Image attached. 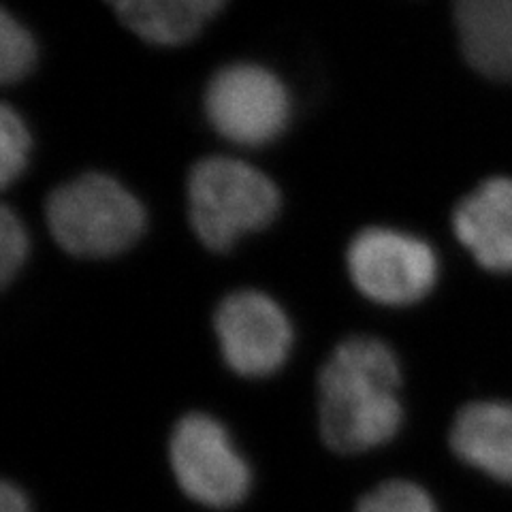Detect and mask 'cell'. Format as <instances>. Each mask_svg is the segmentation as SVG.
<instances>
[{
	"mask_svg": "<svg viewBox=\"0 0 512 512\" xmlns=\"http://www.w3.org/2000/svg\"><path fill=\"white\" fill-rule=\"evenodd\" d=\"M453 455L504 487H512V402L476 399L461 406L448 429Z\"/></svg>",
	"mask_w": 512,
	"mask_h": 512,
	"instance_id": "9",
	"label": "cell"
},
{
	"mask_svg": "<svg viewBox=\"0 0 512 512\" xmlns=\"http://www.w3.org/2000/svg\"><path fill=\"white\" fill-rule=\"evenodd\" d=\"M355 512H440V508L423 485L406 478H391L367 491Z\"/></svg>",
	"mask_w": 512,
	"mask_h": 512,
	"instance_id": "13",
	"label": "cell"
},
{
	"mask_svg": "<svg viewBox=\"0 0 512 512\" xmlns=\"http://www.w3.org/2000/svg\"><path fill=\"white\" fill-rule=\"evenodd\" d=\"M278 210V186L244 160L210 156L188 175L192 231L214 252H227L239 237L265 229Z\"/></svg>",
	"mask_w": 512,
	"mask_h": 512,
	"instance_id": "2",
	"label": "cell"
},
{
	"mask_svg": "<svg viewBox=\"0 0 512 512\" xmlns=\"http://www.w3.org/2000/svg\"><path fill=\"white\" fill-rule=\"evenodd\" d=\"M205 116L235 146L261 148L284 133L291 120V96L265 67L229 64L207 84Z\"/></svg>",
	"mask_w": 512,
	"mask_h": 512,
	"instance_id": "6",
	"label": "cell"
},
{
	"mask_svg": "<svg viewBox=\"0 0 512 512\" xmlns=\"http://www.w3.org/2000/svg\"><path fill=\"white\" fill-rule=\"evenodd\" d=\"M45 222L64 252L107 259L137 244L146 229V210L111 175L86 173L52 192Z\"/></svg>",
	"mask_w": 512,
	"mask_h": 512,
	"instance_id": "3",
	"label": "cell"
},
{
	"mask_svg": "<svg viewBox=\"0 0 512 512\" xmlns=\"http://www.w3.org/2000/svg\"><path fill=\"white\" fill-rule=\"evenodd\" d=\"M459 45L470 67L512 82V0H451Z\"/></svg>",
	"mask_w": 512,
	"mask_h": 512,
	"instance_id": "10",
	"label": "cell"
},
{
	"mask_svg": "<svg viewBox=\"0 0 512 512\" xmlns=\"http://www.w3.org/2000/svg\"><path fill=\"white\" fill-rule=\"evenodd\" d=\"M37 43L30 30L11 13L0 15V82L18 84L37 64Z\"/></svg>",
	"mask_w": 512,
	"mask_h": 512,
	"instance_id": "12",
	"label": "cell"
},
{
	"mask_svg": "<svg viewBox=\"0 0 512 512\" xmlns=\"http://www.w3.org/2000/svg\"><path fill=\"white\" fill-rule=\"evenodd\" d=\"M453 231L491 274H512V178H491L461 199Z\"/></svg>",
	"mask_w": 512,
	"mask_h": 512,
	"instance_id": "8",
	"label": "cell"
},
{
	"mask_svg": "<svg viewBox=\"0 0 512 512\" xmlns=\"http://www.w3.org/2000/svg\"><path fill=\"white\" fill-rule=\"evenodd\" d=\"M169 466L186 498L205 508H235L252 489V468L231 431L205 412H190L175 423Z\"/></svg>",
	"mask_w": 512,
	"mask_h": 512,
	"instance_id": "4",
	"label": "cell"
},
{
	"mask_svg": "<svg viewBox=\"0 0 512 512\" xmlns=\"http://www.w3.org/2000/svg\"><path fill=\"white\" fill-rule=\"evenodd\" d=\"M32 152V137L24 118L9 105L0 109V184L9 188L24 173Z\"/></svg>",
	"mask_w": 512,
	"mask_h": 512,
	"instance_id": "14",
	"label": "cell"
},
{
	"mask_svg": "<svg viewBox=\"0 0 512 512\" xmlns=\"http://www.w3.org/2000/svg\"><path fill=\"white\" fill-rule=\"evenodd\" d=\"M222 359L237 376H274L288 361L293 327L278 303L259 291L224 297L214 316Z\"/></svg>",
	"mask_w": 512,
	"mask_h": 512,
	"instance_id": "7",
	"label": "cell"
},
{
	"mask_svg": "<svg viewBox=\"0 0 512 512\" xmlns=\"http://www.w3.org/2000/svg\"><path fill=\"white\" fill-rule=\"evenodd\" d=\"M120 22L152 45H184L195 39L224 0H107Z\"/></svg>",
	"mask_w": 512,
	"mask_h": 512,
	"instance_id": "11",
	"label": "cell"
},
{
	"mask_svg": "<svg viewBox=\"0 0 512 512\" xmlns=\"http://www.w3.org/2000/svg\"><path fill=\"white\" fill-rule=\"evenodd\" d=\"M402 365L389 344L355 335L333 348L318 374V429L335 453L389 444L404 425Z\"/></svg>",
	"mask_w": 512,
	"mask_h": 512,
	"instance_id": "1",
	"label": "cell"
},
{
	"mask_svg": "<svg viewBox=\"0 0 512 512\" xmlns=\"http://www.w3.org/2000/svg\"><path fill=\"white\" fill-rule=\"evenodd\" d=\"M30 252V237L20 216L5 205L0 212V282L7 286L20 274Z\"/></svg>",
	"mask_w": 512,
	"mask_h": 512,
	"instance_id": "15",
	"label": "cell"
},
{
	"mask_svg": "<svg viewBox=\"0 0 512 512\" xmlns=\"http://www.w3.org/2000/svg\"><path fill=\"white\" fill-rule=\"evenodd\" d=\"M0 512H32L28 495L9 480H5L0 489Z\"/></svg>",
	"mask_w": 512,
	"mask_h": 512,
	"instance_id": "16",
	"label": "cell"
},
{
	"mask_svg": "<svg viewBox=\"0 0 512 512\" xmlns=\"http://www.w3.org/2000/svg\"><path fill=\"white\" fill-rule=\"evenodd\" d=\"M350 280L380 306L402 308L425 299L438 280V256L423 239L384 227H370L346 252Z\"/></svg>",
	"mask_w": 512,
	"mask_h": 512,
	"instance_id": "5",
	"label": "cell"
}]
</instances>
